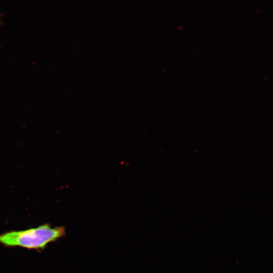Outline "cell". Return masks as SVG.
<instances>
[{
    "instance_id": "6da1fadb",
    "label": "cell",
    "mask_w": 273,
    "mask_h": 273,
    "mask_svg": "<svg viewBox=\"0 0 273 273\" xmlns=\"http://www.w3.org/2000/svg\"><path fill=\"white\" fill-rule=\"evenodd\" d=\"M65 235L64 227L52 228L47 223L36 228L1 234L0 244L6 247H20L40 251L43 250L49 243Z\"/></svg>"
},
{
    "instance_id": "7a4b0ae2",
    "label": "cell",
    "mask_w": 273,
    "mask_h": 273,
    "mask_svg": "<svg viewBox=\"0 0 273 273\" xmlns=\"http://www.w3.org/2000/svg\"><path fill=\"white\" fill-rule=\"evenodd\" d=\"M1 14H0V18H1ZM2 23V22H1V20H0V23Z\"/></svg>"
}]
</instances>
